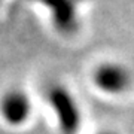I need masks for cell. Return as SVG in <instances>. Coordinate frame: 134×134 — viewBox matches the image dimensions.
<instances>
[{
    "mask_svg": "<svg viewBox=\"0 0 134 134\" xmlns=\"http://www.w3.org/2000/svg\"><path fill=\"white\" fill-rule=\"evenodd\" d=\"M45 101L60 134H81L83 110L77 96L61 82H54L45 91Z\"/></svg>",
    "mask_w": 134,
    "mask_h": 134,
    "instance_id": "cell-1",
    "label": "cell"
},
{
    "mask_svg": "<svg viewBox=\"0 0 134 134\" xmlns=\"http://www.w3.org/2000/svg\"><path fill=\"white\" fill-rule=\"evenodd\" d=\"M90 82L98 94L118 98L131 91L134 75L125 63L118 60H103L92 67Z\"/></svg>",
    "mask_w": 134,
    "mask_h": 134,
    "instance_id": "cell-2",
    "label": "cell"
},
{
    "mask_svg": "<svg viewBox=\"0 0 134 134\" xmlns=\"http://www.w3.org/2000/svg\"><path fill=\"white\" fill-rule=\"evenodd\" d=\"M34 113V101L24 88L10 86L0 94V121L10 130L29 125Z\"/></svg>",
    "mask_w": 134,
    "mask_h": 134,
    "instance_id": "cell-3",
    "label": "cell"
},
{
    "mask_svg": "<svg viewBox=\"0 0 134 134\" xmlns=\"http://www.w3.org/2000/svg\"><path fill=\"white\" fill-rule=\"evenodd\" d=\"M97 134H119V133L115 131V130H101V131H98Z\"/></svg>",
    "mask_w": 134,
    "mask_h": 134,
    "instance_id": "cell-4",
    "label": "cell"
}]
</instances>
